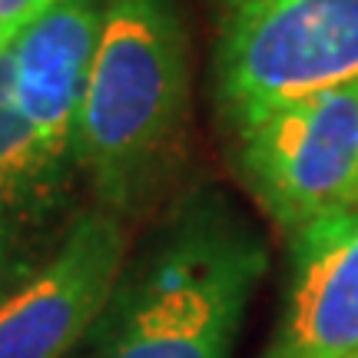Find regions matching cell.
Masks as SVG:
<instances>
[{
  "mask_svg": "<svg viewBox=\"0 0 358 358\" xmlns=\"http://www.w3.org/2000/svg\"><path fill=\"white\" fill-rule=\"evenodd\" d=\"M266 275V245L243 213L209 189L182 192L127 259L90 358H229Z\"/></svg>",
  "mask_w": 358,
  "mask_h": 358,
  "instance_id": "obj_1",
  "label": "cell"
},
{
  "mask_svg": "<svg viewBox=\"0 0 358 358\" xmlns=\"http://www.w3.org/2000/svg\"><path fill=\"white\" fill-rule=\"evenodd\" d=\"M189 103V30L176 0H103L77 146L96 209L129 222L166 196L186 153Z\"/></svg>",
  "mask_w": 358,
  "mask_h": 358,
  "instance_id": "obj_2",
  "label": "cell"
},
{
  "mask_svg": "<svg viewBox=\"0 0 358 358\" xmlns=\"http://www.w3.org/2000/svg\"><path fill=\"white\" fill-rule=\"evenodd\" d=\"M213 96L232 129L358 80V0H206Z\"/></svg>",
  "mask_w": 358,
  "mask_h": 358,
  "instance_id": "obj_3",
  "label": "cell"
},
{
  "mask_svg": "<svg viewBox=\"0 0 358 358\" xmlns=\"http://www.w3.org/2000/svg\"><path fill=\"white\" fill-rule=\"evenodd\" d=\"M232 143L245 189L289 239L358 213V80L272 106Z\"/></svg>",
  "mask_w": 358,
  "mask_h": 358,
  "instance_id": "obj_4",
  "label": "cell"
},
{
  "mask_svg": "<svg viewBox=\"0 0 358 358\" xmlns=\"http://www.w3.org/2000/svg\"><path fill=\"white\" fill-rule=\"evenodd\" d=\"M129 259L127 222L83 209L53 256L0 306V358H66L93 332Z\"/></svg>",
  "mask_w": 358,
  "mask_h": 358,
  "instance_id": "obj_5",
  "label": "cell"
},
{
  "mask_svg": "<svg viewBox=\"0 0 358 358\" xmlns=\"http://www.w3.org/2000/svg\"><path fill=\"white\" fill-rule=\"evenodd\" d=\"M103 24V0H53L10 43L13 100L40 153L80 176V110Z\"/></svg>",
  "mask_w": 358,
  "mask_h": 358,
  "instance_id": "obj_6",
  "label": "cell"
},
{
  "mask_svg": "<svg viewBox=\"0 0 358 358\" xmlns=\"http://www.w3.org/2000/svg\"><path fill=\"white\" fill-rule=\"evenodd\" d=\"M73 176L40 153L13 100L10 43L0 47V306L53 256L70 222Z\"/></svg>",
  "mask_w": 358,
  "mask_h": 358,
  "instance_id": "obj_7",
  "label": "cell"
},
{
  "mask_svg": "<svg viewBox=\"0 0 358 358\" xmlns=\"http://www.w3.org/2000/svg\"><path fill=\"white\" fill-rule=\"evenodd\" d=\"M259 358H358V213L292 236V279Z\"/></svg>",
  "mask_w": 358,
  "mask_h": 358,
  "instance_id": "obj_8",
  "label": "cell"
},
{
  "mask_svg": "<svg viewBox=\"0 0 358 358\" xmlns=\"http://www.w3.org/2000/svg\"><path fill=\"white\" fill-rule=\"evenodd\" d=\"M50 7L53 0H0V47L13 43L20 37V30H27Z\"/></svg>",
  "mask_w": 358,
  "mask_h": 358,
  "instance_id": "obj_9",
  "label": "cell"
}]
</instances>
